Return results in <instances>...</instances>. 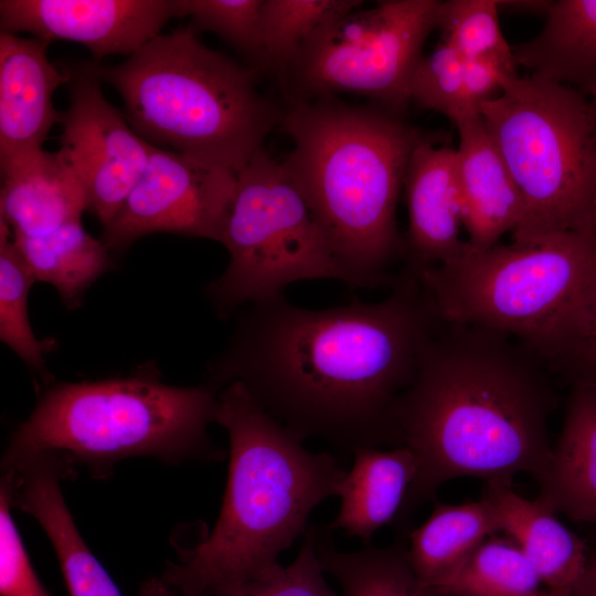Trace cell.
I'll use <instances>...</instances> for the list:
<instances>
[{"mask_svg": "<svg viewBox=\"0 0 596 596\" xmlns=\"http://www.w3.org/2000/svg\"><path fill=\"white\" fill-rule=\"evenodd\" d=\"M391 286L377 302L308 309L280 295L249 305L209 382L241 383L304 441L396 447L395 405L443 321L419 275L403 269Z\"/></svg>", "mask_w": 596, "mask_h": 596, "instance_id": "6da1fadb", "label": "cell"}, {"mask_svg": "<svg viewBox=\"0 0 596 596\" xmlns=\"http://www.w3.org/2000/svg\"><path fill=\"white\" fill-rule=\"evenodd\" d=\"M547 368L509 336L443 322L393 413L396 445L409 448L418 465L397 520L455 478L512 485L525 472L543 480L556 404Z\"/></svg>", "mask_w": 596, "mask_h": 596, "instance_id": "7a4b0ae2", "label": "cell"}, {"mask_svg": "<svg viewBox=\"0 0 596 596\" xmlns=\"http://www.w3.org/2000/svg\"><path fill=\"white\" fill-rule=\"evenodd\" d=\"M215 423L230 439L223 504L210 535L168 564L162 581L181 596H217L266 578L304 535L310 513L338 497L347 472L328 453L267 414L238 382L220 390Z\"/></svg>", "mask_w": 596, "mask_h": 596, "instance_id": "3957f363", "label": "cell"}, {"mask_svg": "<svg viewBox=\"0 0 596 596\" xmlns=\"http://www.w3.org/2000/svg\"><path fill=\"white\" fill-rule=\"evenodd\" d=\"M279 127L292 141L281 166L323 233L343 283L392 284L404 255L396 205L414 149L429 136L384 107L332 97L290 102Z\"/></svg>", "mask_w": 596, "mask_h": 596, "instance_id": "277c9868", "label": "cell"}, {"mask_svg": "<svg viewBox=\"0 0 596 596\" xmlns=\"http://www.w3.org/2000/svg\"><path fill=\"white\" fill-rule=\"evenodd\" d=\"M85 65L117 91L141 139L236 174L283 118L257 91V71L205 46L191 24L117 65Z\"/></svg>", "mask_w": 596, "mask_h": 596, "instance_id": "5b68a950", "label": "cell"}, {"mask_svg": "<svg viewBox=\"0 0 596 596\" xmlns=\"http://www.w3.org/2000/svg\"><path fill=\"white\" fill-rule=\"evenodd\" d=\"M219 393L210 382L174 386L147 373L57 383L12 434L2 470L40 455L53 456L66 477L84 467L100 478L117 462L136 457L167 464L220 460L221 450L207 434Z\"/></svg>", "mask_w": 596, "mask_h": 596, "instance_id": "8992f818", "label": "cell"}, {"mask_svg": "<svg viewBox=\"0 0 596 596\" xmlns=\"http://www.w3.org/2000/svg\"><path fill=\"white\" fill-rule=\"evenodd\" d=\"M444 323L493 330L525 344L549 368L596 313V235L557 233L469 248L421 273Z\"/></svg>", "mask_w": 596, "mask_h": 596, "instance_id": "52a82bcc", "label": "cell"}, {"mask_svg": "<svg viewBox=\"0 0 596 596\" xmlns=\"http://www.w3.org/2000/svg\"><path fill=\"white\" fill-rule=\"evenodd\" d=\"M480 115L522 199L512 241L596 235V119L587 96L518 75L481 104Z\"/></svg>", "mask_w": 596, "mask_h": 596, "instance_id": "ba28073f", "label": "cell"}, {"mask_svg": "<svg viewBox=\"0 0 596 596\" xmlns=\"http://www.w3.org/2000/svg\"><path fill=\"white\" fill-rule=\"evenodd\" d=\"M221 244L228 265L205 287L220 315L284 295L296 281H343L306 201L263 149L237 173Z\"/></svg>", "mask_w": 596, "mask_h": 596, "instance_id": "9c48e42d", "label": "cell"}, {"mask_svg": "<svg viewBox=\"0 0 596 596\" xmlns=\"http://www.w3.org/2000/svg\"><path fill=\"white\" fill-rule=\"evenodd\" d=\"M438 0H387L354 9L317 29L283 77L291 102L351 93L400 114L411 102L409 83Z\"/></svg>", "mask_w": 596, "mask_h": 596, "instance_id": "30bf717a", "label": "cell"}, {"mask_svg": "<svg viewBox=\"0 0 596 596\" xmlns=\"http://www.w3.org/2000/svg\"><path fill=\"white\" fill-rule=\"evenodd\" d=\"M237 174L152 146L147 166L102 242L127 248L141 236L166 232L219 243L233 202Z\"/></svg>", "mask_w": 596, "mask_h": 596, "instance_id": "8fae6325", "label": "cell"}, {"mask_svg": "<svg viewBox=\"0 0 596 596\" xmlns=\"http://www.w3.org/2000/svg\"><path fill=\"white\" fill-rule=\"evenodd\" d=\"M70 73V103L60 121V150L83 181L88 211L105 226L141 177L152 146L134 131L124 111L107 100L100 81L85 64Z\"/></svg>", "mask_w": 596, "mask_h": 596, "instance_id": "7c38bea8", "label": "cell"}, {"mask_svg": "<svg viewBox=\"0 0 596 596\" xmlns=\"http://www.w3.org/2000/svg\"><path fill=\"white\" fill-rule=\"evenodd\" d=\"M179 17L177 0H1V32L81 43L96 57L134 54Z\"/></svg>", "mask_w": 596, "mask_h": 596, "instance_id": "4fadbf2b", "label": "cell"}, {"mask_svg": "<svg viewBox=\"0 0 596 596\" xmlns=\"http://www.w3.org/2000/svg\"><path fill=\"white\" fill-rule=\"evenodd\" d=\"M408 230L405 269L421 275L468 249L461 240L462 200L456 149L436 146L433 137L412 152L404 179Z\"/></svg>", "mask_w": 596, "mask_h": 596, "instance_id": "5bb4252c", "label": "cell"}, {"mask_svg": "<svg viewBox=\"0 0 596 596\" xmlns=\"http://www.w3.org/2000/svg\"><path fill=\"white\" fill-rule=\"evenodd\" d=\"M50 42L0 32V167L43 149L51 128L60 124L53 95L71 81L47 57Z\"/></svg>", "mask_w": 596, "mask_h": 596, "instance_id": "9a60e30c", "label": "cell"}, {"mask_svg": "<svg viewBox=\"0 0 596 596\" xmlns=\"http://www.w3.org/2000/svg\"><path fill=\"white\" fill-rule=\"evenodd\" d=\"M2 476L10 483L13 507L35 519L50 540L68 595L123 596L75 524L61 490L66 478L61 464L40 455Z\"/></svg>", "mask_w": 596, "mask_h": 596, "instance_id": "2e32d148", "label": "cell"}, {"mask_svg": "<svg viewBox=\"0 0 596 596\" xmlns=\"http://www.w3.org/2000/svg\"><path fill=\"white\" fill-rule=\"evenodd\" d=\"M454 124L459 134L456 153L467 244L472 251H483L518 228L522 199L480 113Z\"/></svg>", "mask_w": 596, "mask_h": 596, "instance_id": "e0dca14e", "label": "cell"}, {"mask_svg": "<svg viewBox=\"0 0 596 596\" xmlns=\"http://www.w3.org/2000/svg\"><path fill=\"white\" fill-rule=\"evenodd\" d=\"M0 170V217L12 235H44L81 221L88 210L83 181L60 149L24 153Z\"/></svg>", "mask_w": 596, "mask_h": 596, "instance_id": "ac0fdd59", "label": "cell"}, {"mask_svg": "<svg viewBox=\"0 0 596 596\" xmlns=\"http://www.w3.org/2000/svg\"><path fill=\"white\" fill-rule=\"evenodd\" d=\"M492 505L500 531L520 547L547 588H571L587 558L585 542L546 504L518 494L511 485L487 483L482 496Z\"/></svg>", "mask_w": 596, "mask_h": 596, "instance_id": "d6986e66", "label": "cell"}, {"mask_svg": "<svg viewBox=\"0 0 596 596\" xmlns=\"http://www.w3.org/2000/svg\"><path fill=\"white\" fill-rule=\"evenodd\" d=\"M353 456L341 482L339 513L329 529L343 530L368 545L379 529L397 520L418 465L405 446L362 447Z\"/></svg>", "mask_w": 596, "mask_h": 596, "instance_id": "ffe728a7", "label": "cell"}, {"mask_svg": "<svg viewBox=\"0 0 596 596\" xmlns=\"http://www.w3.org/2000/svg\"><path fill=\"white\" fill-rule=\"evenodd\" d=\"M538 499L576 522L596 523V389L573 385Z\"/></svg>", "mask_w": 596, "mask_h": 596, "instance_id": "44dd1931", "label": "cell"}, {"mask_svg": "<svg viewBox=\"0 0 596 596\" xmlns=\"http://www.w3.org/2000/svg\"><path fill=\"white\" fill-rule=\"evenodd\" d=\"M531 75L584 94L596 83V0H557L533 39L512 46Z\"/></svg>", "mask_w": 596, "mask_h": 596, "instance_id": "7402d4cb", "label": "cell"}, {"mask_svg": "<svg viewBox=\"0 0 596 596\" xmlns=\"http://www.w3.org/2000/svg\"><path fill=\"white\" fill-rule=\"evenodd\" d=\"M500 531L486 498L458 505L437 503L409 533V565L424 590L461 564L488 536Z\"/></svg>", "mask_w": 596, "mask_h": 596, "instance_id": "603a6c76", "label": "cell"}, {"mask_svg": "<svg viewBox=\"0 0 596 596\" xmlns=\"http://www.w3.org/2000/svg\"><path fill=\"white\" fill-rule=\"evenodd\" d=\"M35 280L51 284L67 307L110 268L109 249L81 221L40 236L12 235Z\"/></svg>", "mask_w": 596, "mask_h": 596, "instance_id": "cb8c5ba5", "label": "cell"}, {"mask_svg": "<svg viewBox=\"0 0 596 596\" xmlns=\"http://www.w3.org/2000/svg\"><path fill=\"white\" fill-rule=\"evenodd\" d=\"M541 584L512 540L491 538L424 590L441 596H534Z\"/></svg>", "mask_w": 596, "mask_h": 596, "instance_id": "d4e9b609", "label": "cell"}, {"mask_svg": "<svg viewBox=\"0 0 596 596\" xmlns=\"http://www.w3.org/2000/svg\"><path fill=\"white\" fill-rule=\"evenodd\" d=\"M323 538L317 530V553L324 572L340 585L342 596H429L419 587L403 545H368L343 552Z\"/></svg>", "mask_w": 596, "mask_h": 596, "instance_id": "484cf974", "label": "cell"}, {"mask_svg": "<svg viewBox=\"0 0 596 596\" xmlns=\"http://www.w3.org/2000/svg\"><path fill=\"white\" fill-rule=\"evenodd\" d=\"M362 3L360 0H263L259 67L280 72L283 76L317 29Z\"/></svg>", "mask_w": 596, "mask_h": 596, "instance_id": "4316f807", "label": "cell"}, {"mask_svg": "<svg viewBox=\"0 0 596 596\" xmlns=\"http://www.w3.org/2000/svg\"><path fill=\"white\" fill-rule=\"evenodd\" d=\"M0 217V339L34 373H45L43 343L35 337L28 312V297L35 280Z\"/></svg>", "mask_w": 596, "mask_h": 596, "instance_id": "83f0119b", "label": "cell"}, {"mask_svg": "<svg viewBox=\"0 0 596 596\" xmlns=\"http://www.w3.org/2000/svg\"><path fill=\"white\" fill-rule=\"evenodd\" d=\"M499 11L496 0L441 1L436 25L441 42L465 58L496 57L517 68L513 49L499 25Z\"/></svg>", "mask_w": 596, "mask_h": 596, "instance_id": "f1b7e54d", "label": "cell"}, {"mask_svg": "<svg viewBox=\"0 0 596 596\" xmlns=\"http://www.w3.org/2000/svg\"><path fill=\"white\" fill-rule=\"evenodd\" d=\"M465 57L451 46L440 43L422 56L409 83V97L419 107L448 117L453 123L471 111L465 98Z\"/></svg>", "mask_w": 596, "mask_h": 596, "instance_id": "f546056e", "label": "cell"}, {"mask_svg": "<svg viewBox=\"0 0 596 596\" xmlns=\"http://www.w3.org/2000/svg\"><path fill=\"white\" fill-rule=\"evenodd\" d=\"M177 3L179 17H190L195 31L214 32L259 67L263 0H177Z\"/></svg>", "mask_w": 596, "mask_h": 596, "instance_id": "4dcf8cb0", "label": "cell"}, {"mask_svg": "<svg viewBox=\"0 0 596 596\" xmlns=\"http://www.w3.org/2000/svg\"><path fill=\"white\" fill-rule=\"evenodd\" d=\"M305 540L287 566L270 576L227 588L217 596H340L329 586L317 553V529L308 528Z\"/></svg>", "mask_w": 596, "mask_h": 596, "instance_id": "1f68e13d", "label": "cell"}, {"mask_svg": "<svg viewBox=\"0 0 596 596\" xmlns=\"http://www.w3.org/2000/svg\"><path fill=\"white\" fill-rule=\"evenodd\" d=\"M12 492L1 477L0 486V595L50 596L41 583L13 521Z\"/></svg>", "mask_w": 596, "mask_h": 596, "instance_id": "d6a6232c", "label": "cell"}, {"mask_svg": "<svg viewBox=\"0 0 596 596\" xmlns=\"http://www.w3.org/2000/svg\"><path fill=\"white\" fill-rule=\"evenodd\" d=\"M518 76L517 68L496 57L465 60L464 85L468 108L480 113V106L502 93L505 81Z\"/></svg>", "mask_w": 596, "mask_h": 596, "instance_id": "836d02e7", "label": "cell"}, {"mask_svg": "<svg viewBox=\"0 0 596 596\" xmlns=\"http://www.w3.org/2000/svg\"><path fill=\"white\" fill-rule=\"evenodd\" d=\"M551 368L572 386L596 389V313L582 338Z\"/></svg>", "mask_w": 596, "mask_h": 596, "instance_id": "e575fe53", "label": "cell"}, {"mask_svg": "<svg viewBox=\"0 0 596 596\" xmlns=\"http://www.w3.org/2000/svg\"><path fill=\"white\" fill-rule=\"evenodd\" d=\"M572 596H596V544L587 553L585 566L571 587Z\"/></svg>", "mask_w": 596, "mask_h": 596, "instance_id": "d590c367", "label": "cell"}, {"mask_svg": "<svg viewBox=\"0 0 596 596\" xmlns=\"http://www.w3.org/2000/svg\"><path fill=\"white\" fill-rule=\"evenodd\" d=\"M552 1L545 0H524V1H498V8L514 10L517 12L525 13H547Z\"/></svg>", "mask_w": 596, "mask_h": 596, "instance_id": "8d00e7d4", "label": "cell"}, {"mask_svg": "<svg viewBox=\"0 0 596 596\" xmlns=\"http://www.w3.org/2000/svg\"><path fill=\"white\" fill-rule=\"evenodd\" d=\"M139 596H178L162 578L152 577L142 583L139 589Z\"/></svg>", "mask_w": 596, "mask_h": 596, "instance_id": "74e56055", "label": "cell"}, {"mask_svg": "<svg viewBox=\"0 0 596 596\" xmlns=\"http://www.w3.org/2000/svg\"><path fill=\"white\" fill-rule=\"evenodd\" d=\"M534 596H572L571 588H549L539 590Z\"/></svg>", "mask_w": 596, "mask_h": 596, "instance_id": "f35d334b", "label": "cell"}, {"mask_svg": "<svg viewBox=\"0 0 596 596\" xmlns=\"http://www.w3.org/2000/svg\"><path fill=\"white\" fill-rule=\"evenodd\" d=\"M585 95H589L588 102L596 119V83L586 92Z\"/></svg>", "mask_w": 596, "mask_h": 596, "instance_id": "ab89813d", "label": "cell"}]
</instances>
